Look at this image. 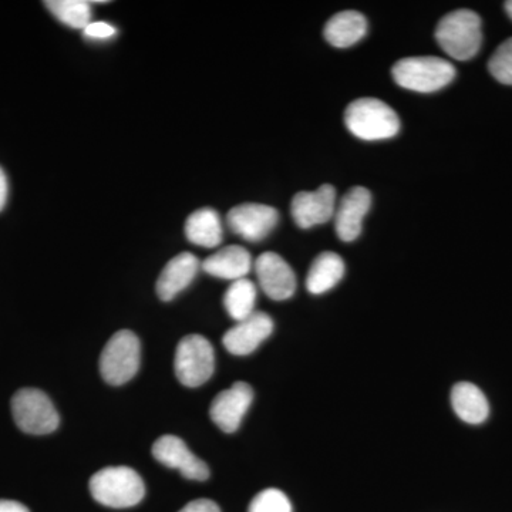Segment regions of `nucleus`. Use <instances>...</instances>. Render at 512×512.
<instances>
[{
    "mask_svg": "<svg viewBox=\"0 0 512 512\" xmlns=\"http://www.w3.org/2000/svg\"><path fill=\"white\" fill-rule=\"evenodd\" d=\"M436 40L451 59H473L483 42L480 16L468 9L448 13L437 25Z\"/></svg>",
    "mask_w": 512,
    "mask_h": 512,
    "instance_id": "nucleus-2",
    "label": "nucleus"
},
{
    "mask_svg": "<svg viewBox=\"0 0 512 512\" xmlns=\"http://www.w3.org/2000/svg\"><path fill=\"white\" fill-rule=\"evenodd\" d=\"M0 512H30L28 507L12 500H0Z\"/></svg>",
    "mask_w": 512,
    "mask_h": 512,
    "instance_id": "nucleus-28",
    "label": "nucleus"
},
{
    "mask_svg": "<svg viewBox=\"0 0 512 512\" xmlns=\"http://www.w3.org/2000/svg\"><path fill=\"white\" fill-rule=\"evenodd\" d=\"M12 413L19 429L28 434L43 436L59 427V413L42 390H19L12 399Z\"/></svg>",
    "mask_w": 512,
    "mask_h": 512,
    "instance_id": "nucleus-7",
    "label": "nucleus"
},
{
    "mask_svg": "<svg viewBox=\"0 0 512 512\" xmlns=\"http://www.w3.org/2000/svg\"><path fill=\"white\" fill-rule=\"evenodd\" d=\"M185 235L197 247H218L224 239L220 214L212 208H201L192 212L185 221Z\"/></svg>",
    "mask_w": 512,
    "mask_h": 512,
    "instance_id": "nucleus-19",
    "label": "nucleus"
},
{
    "mask_svg": "<svg viewBox=\"0 0 512 512\" xmlns=\"http://www.w3.org/2000/svg\"><path fill=\"white\" fill-rule=\"evenodd\" d=\"M505 12L508 13V16L512 19V0L510 2H505Z\"/></svg>",
    "mask_w": 512,
    "mask_h": 512,
    "instance_id": "nucleus-29",
    "label": "nucleus"
},
{
    "mask_svg": "<svg viewBox=\"0 0 512 512\" xmlns=\"http://www.w3.org/2000/svg\"><path fill=\"white\" fill-rule=\"evenodd\" d=\"M372 207V194L365 187L350 188L336 205V234L343 242H353L362 234L363 220Z\"/></svg>",
    "mask_w": 512,
    "mask_h": 512,
    "instance_id": "nucleus-14",
    "label": "nucleus"
},
{
    "mask_svg": "<svg viewBox=\"0 0 512 512\" xmlns=\"http://www.w3.org/2000/svg\"><path fill=\"white\" fill-rule=\"evenodd\" d=\"M178 512H221V510L214 501L200 498V500L191 501L190 504L185 505L183 510Z\"/></svg>",
    "mask_w": 512,
    "mask_h": 512,
    "instance_id": "nucleus-26",
    "label": "nucleus"
},
{
    "mask_svg": "<svg viewBox=\"0 0 512 512\" xmlns=\"http://www.w3.org/2000/svg\"><path fill=\"white\" fill-rule=\"evenodd\" d=\"M174 369L177 379L187 387H200L214 375L215 353L210 340L188 335L178 343Z\"/></svg>",
    "mask_w": 512,
    "mask_h": 512,
    "instance_id": "nucleus-6",
    "label": "nucleus"
},
{
    "mask_svg": "<svg viewBox=\"0 0 512 512\" xmlns=\"http://www.w3.org/2000/svg\"><path fill=\"white\" fill-rule=\"evenodd\" d=\"M248 512H292V504L281 490L268 488L256 495Z\"/></svg>",
    "mask_w": 512,
    "mask_h": 512,
    "instance_id": "nucleus-24",
    "label": "nucleus"
},
{
    "mask_svg": "<svg viewBox=\"0 0 512 512\" xmlns=\"http://www.w3.org/2000/svg\"><path fill=\"white\" fill-rule=\"evenodd\" d=\"M488 70L497 82L512 86V37L495 50L488 62Z\"/></svg>",
    "mask_w": 512,
    "mask_h": 512,
    "instance_id": "nucleus-23",
    "label": "nucleus"
},
{
    "mask_svg": "<svg viewBox=\"0 0 512 512\" xmlns=\"http://www.w3.org/2000/svg\"><path fill=\"white\" fill-rule=\"evenodd\" d=\"M345 276V262L335 252H323L316 256L306 276V288L312 295L330 291Z\"/></svg>",
    "mask_w": 512,
    "mask_h": 512,
    "instance_id": "nucleus-20",
    "label": "nucleus"
},
{
    "mask_svg": "<svg viewBox=\"0 0 512 512\" xmlns=\"http://www.w3.org/2000/svg\"><path fill=\"white\" fill-rule=\"evenodd\" d=\"M153 456L158 463L174 468L188 480L205 481L210 477V468L187 447L184 440L175 436L160 437L154 443Z\"/></svg>",
    "mask_w": 512,
    "mask_h": 512,
    "instance_id": "nucleus-12",
    "label": "nucleus"
},
{
    "mask_svg": "<svg viewBox=\"0 0 512 512\" xmlns=\"http://www.w3.org/2000/svg\"><path fill=\"white\" fill-rule=\"evenodd\" d=\"M200 266L197 256L190 252L174 256L158 276L156 288L161 301H173L178 293L188 288L200 271Z\"/></svg>",
    "mask_w": 512,
    "mask_h": 512,
    "instance_id": "nucleus-15",
    "label": "nucleus"
},
{
    "mask_svg": "<svg viewBox=\"0 0 512 512\" xmlns=\"http://www.w3.org/2000/svg\"><path fill=\"white\" fill-rule=\"evenodd\" d=\"M45 6L69 28L84 30L92 23V2L87 0H47Z\"/></svg>",
    "mask_w": 512,
    "mask_h": 512,
    "instance_id": "nucleus-22",
    "label": "nucleus"
},
{
    "mask_svg": "<svg viewBox=\"0 0 512 512\" xmlns=\"http://www.w3.org/2000/svg\"><path fill=\"white\" fill-rule=\"evenodd\" d=\"M252 400L254 390L248 383H234L212 400L211 419L224 433H234L241 426Z\"/></svg>",
    "mask_w": 512,
    "mask_h": 512,
    "instance_id": "nucleus-10",
    "label": "nucleus"
},
{
    "mask_svg": "<svg viewBox=\"0 0 512 512\" xmlns=\"http://www.w3.org/2000/svg\"><path fill=\"white\" fill-rule=\"evenodd\" d=\"M90 493L97 503L106 507L130 508L141 503L146 485L133 468L107 467L97 471L90 480Z\"/></svg>",
    "mask_w": 512,
    "mask_h": 512,
    "instance_id": "nucleus-3",
    "label": "nucleus"
},
{
    "mask_svg": "<svg viewBox=\"0 0 512 512\" xmlns=\"http://www.w3.org/2000/svg\"><path fill=\"white\" fill-rule=\"evenodd\" d=\"M345 124L353 136L365 141L389 140L400 131V119L384 101L362 97L350 103Z\"/></svg>",
    "mask_w": 512,
    "mask_h": 512,
    "instance_id": "nucleus-1",
    "label": "nucleus"
},
{
    "mask_svg": "<svg viewBox=\"0 0 512 512\" xmlns=\"http://www.w3.org/2000/svg\"><path fill=\"white\" fill-rule=\"evenodd\" d=\"M278 221L279 214L275 208L254 202L232 208L227 217L229 229L249 242H259L268 237Z\"/></svg>",
    "mask_w": 512,
    "mask_h": 512,
    "instance_id": "nucleus-8",
    "label": "nucleus"
},
{
    "mask_svg": "<svg viewBox=\"0 0 512 512\" xmlns=\"http://www.w3.org/2000/svg\"><path fill=\"white\" fill-rule=\"evenodd\" d=\"M256 286L248 278L232 282L225 292L224 305L235 322L249 318L255 311Z\"/></svg>",
    "mask_w": 512,
    "mask_h": 512,
    "instance_id": "nucleus-21",
    "label": "nucleus"
},
{
    "mask_svg": "<svg viewBox=\"0 0 512 512\" xmlns=\"http://www.w3.org/2000/svg\"><path fill=\"white\" fill-rule=\"evenodd\" d=\"M259 285L274 301H286L296 291V275L291 265L275 252H265L255 261Z\"/></svg>",
    "mask_w": 512,
    "mask_h": 512,
    "instance_id": "nucleus-11",
    "label": "nucleus"
},
{
    "mask_svg": "<svg viewBox=\"0 0 512 512\" xmlns=\"http://www.w3.org/2000/svg\"><path fill=\"white\" fill-rule=\"evenodd\" d=\"M83 32L89 39L104 40L116 36L117 29L106 22H92Z\"/></svg>",
    "mask_w": 512,
    "mask_h": 512,
    "instance_id": "nucleus-25",
    "label": "nucleus"
},
{
    "mask_svg": "<svg viewBox=\"0 0 512 512\" xmlns=\"http://www.w3.org/2000/svg\"><path fill=\"white\" fill-rule=\"evenodd\" d=\"M140 340L131 330L111 336L100 356V373L113 386L130 382L140 369Z\"/></svg>",
    "mask_w": 512,
    "mask_h": 512,
    "instance_id": "nucleus-5",
    "label": "nucleus"
},
{
    "mask_svg": "<svg viewBox=\"0 0 512 512\" xmlns=\"http://www.w3.org/2000/svg\"><path fill=\"white\" fill-rule=\"evenodd\" d=\"M367 33V20L362 13L356 10H345L332 16L325 25L323 35L329 45L346 49L356 45Z\"/></svg>",
    "mask_w": 512,
    "mask_h": 512,
    "instance_id": "nucleus-18",
    "label": "nucleus"
},
{
    "mask_svg": "<svg viewBox=\"0 0 512 512\" xmlns=\"http://www.w3.org/2000/svg\"><path fill=\"white\" fill-rule=\"evenodd\" d=\"M9 195V183L8 177H6L5 171L0 167V212L3 211V208L6 207V202H8Z\"/></svg>",
    "mask_w": 512,
    "mask_h": 512,
    "instance_id": "nucleus-27",
    "label": "nucleus"
},
{
    "mask_svg": "<svg viewBox=\"0 0 512 512\" xmlns=\"http://www.w3.org/2000/svg\"><path fill=\"white\" fill-rule=\"evenodd\" d=\"M274 332V320L265 312H254L239 320L222 338L225 349L234 356H248L255 352Z\"/></svg>",
    "mask_w": 512,
    "mask_h": 512,
    "instance_id": "nucleus-13",
    "label": "nucleus"
},
{
    "mask_svg": "<svg viewBox=\"0 0 512 512\" xmlns=\"http://www.w3.org/2000/svg\"><path fill=\"white\" fill-rule=\"evenodd\" d=\"M451 406L458 419L464 423L477 424L484 423L490 414V404L487 397L478 389L476 384L470 382H460L451 390Z\"/></svg>",
    "mask_w": 512,
    "mask_h": 512,
    "instance_id": "nucleus-17",
    "label": "nucleus"
},
{
    "mask_svg": "<svg viewBox=\"0 0 512 512\" xmlns=\"http://www.w3.org/2000/svg\"><path fill=\"white\" fill-rule=\"evenodd\" d=\"M252 268V256L247 249L238 245H229L208 256L202 262V269L214 278L225 281H238L247 278Z\"/></svg>",
    "mask_w": 512,
    "mask_h": 512,
    "instance_id": "nucleus-16",
    "label": "nucleus"
},
{
    "mask_svg": "<svg viewBox=\"0 0 512 512\" xmlns=\"http://www.w3.org/2000/svg\"><path fill=\"white\" fill-rule=\"evenodd\" d=\"M394 82L417 93H433L444 89L456 77V67L436 56L407 57L394 64Z\"/></svg>",
    "mask_w": 512,
    "mask_h": 512,
    "instance_id": "nucleus-4",
    "label": "nucleus"
},
{
    "mask_svg": "<svg viewBox=\"0 0 512 512\" xmlns=\"http://www.w3.org/2000/svg\"><path fill=\"white\" fill-rule=\"evenodd\" d=\"M292 217L299 228L309 229L326 224L335 217L336 190L332 185H322L318 190L302 191L293 197Z\"/></svg>",
    "mask_w": 512,
    "mask_h": 512,
    "instance_id": "nucleus-9",
    "label": "nucleus"
}]
</instances>
